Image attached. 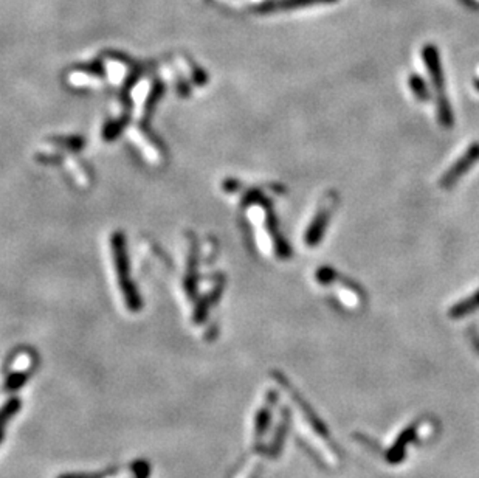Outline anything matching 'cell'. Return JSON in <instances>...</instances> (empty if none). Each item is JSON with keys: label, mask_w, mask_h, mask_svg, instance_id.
I'll use <instances>...</instances> for the list:
<instances>
[{"label": "cell", "mask_w": 479, "mask_h": 478, "mask_svg": "<svg viewBox=\"0 0 479 478\" xmlns=\"http://www.w3.org/2000/svg\"><path fill=\"white\" fill-rule=\"evenodd\" d=\"M476 309H479V290L478 292L473 294L469 298H465L460 301V303L454 305L450 309V317L452 318H463L465 316H469V314L475 312Z\"/></svg>", "instance_id": "cell-5"}, {"label": "cell", "mask_w": 479, "mask_h": 478, "mask_svg": "<svg viewBox=\"0 0 479 478\" xmlns=\"http://www.w3.org/2000/svg\"><path fill=\"white\" fill-rule=\"evenodd\" d=\"M476 87H478V89H479V81H478V84H476Z\"/></svg>", "instance_id": "cell-16"}, {"label": "cell", "mask_w": 479, "mask_h": 478, "mask_svg": "<svg viewBox=\"0 0 479 478\" xmlns=\"http://www.w3.org/2000/svg\"><path fill=\"white\" fill-rule=\"evenodd\" d=\"M132 470L135 478H149V464L146 461H143V459H138L132 464Z\"/></svg>", "instance_id": "cell-13"}, {"label": "cell", "mask_w": 479, "mask_h": 478, "mask_svg": "<svg viewBox=\"0 0 479 478\" xmlns=\"http://www.w3.org/2000/svg\"><path fill=\"white\" fill-rule=\"evenodd\" d=\"M113 472H117V469L92 472V474H64V475H59L58 478H107L113 475Z\"/></svg>", "instance_id": "cell-12"}, {"label": "cell", "mask_w": 479, "mask_h": 478, "mask_svg": "<svg viewBox=\"0 0 479 478\" xmlns=\"http://www.w3.org/2000/svg\"><path fill=\"white\" fill-rule=\"evenodd\" d=\"M331 217V210L327 207H323L318 215L315 216V219L312 221L311 227H309L306 233V243L309 246H317L321 239H323V235L327 228V222H329Z\"/></svg>", "instance_id": "cell-3"}, {"label": "cell", "mask_w": 479, "mask_h": 478, "mask_svg": "<svg viewBox=\"0 0 479 478\" xmlns=\"http://www.w3.org/2000/svg\"><path fill=\"white\" fill-rule=\"evenodd\" d=\"M3 428H0V443H2V439H3Z\"/></svg>", "instance_id": "cell-15"}, {"label": "cell", "mask_w": 479, "mask_h": 478, "mask_svg": "<svg viewBox=\"0 0 479 478\" xmlns=\"http://www.w3.org/2000/svg\"><path fill=\"white\" fill-rule=\"evenodd\" d=\"M410 83V87L413 92L416 94V96L419 100L422 101H427L428 100V90H427V86H425V83H423L422 78H419L417 75H413L408 80Z\"/></svg>", "instance_id": "cell-10"}, {"label": "cell", "mask_w": 479, "mask_h": 478, "mask_svg": "<svg viewBox=\"0 0 479 478\" xmlns=\"http://www.w3.org/2000/svg\"><path fill=\"white\" fill-rule=\"evenodd\" d=\"M21 407L22 402L19 398H11L2 405V409H0V428H3L11 417L17 415V411L21 410Z\"/></svg>", "instance_id": "cell-7"}, {"label": "cell", "mask_w": 479, "mask_h": 478, "mask_svg": "<svg viewBox=\"0 0 479 478\" xmlns=\"http://www.w3.org/2000/svg\"><path fill=\"white\" fill-rule=\"evenodd\" d=\"M423 63L427 65V70L430 76H432L433 86L438 92V115H439V122L445 128H450L453 124V113L450 105H448L447 95L444 94V74H442V65H441V58L439 52L434 45H427L423 47L422 50Z\"/></svg>", "instance_id": "cell-1"}, {"label": "cell", "mask_w": 479, "mask_h": 478, "mask_svg": "<svg viewBox=\"0 0 479 478\" xmlns=\"http://www.w3.org/2000/svg\"><path fill=\"white\" fill-rule=\"evenodd\" d=\"M271 422V411L270 407H264L258 411L256 421H254V435H256V439H260L264 437V433L267 432Z\"/></svg>", "instance_id": "cell-8"}, {"label": "cell", "mask_w": 479, "mask_h": 478, "mask_svg": "<svg viewBox=\"0 0 479 478\" xmlns=\"http://www.w3.org/2000/svg\"><path fill=\"white\" fill-rule=\"evenodd\" d=\"M287 427H289V411H286V413L282 415V420H281V422H280V427H278V431H276L275 438H273L271 444H270L269 453H270L271 457L280 455L281 447H282V444H284V439H286V432H287Z\"/></svg>", "instance_id": "cell-6"}, {"label": "cell", "mask_w": 479, "mask_h": 478, "mask_svg": "<svg viewBox=\"0 0 479 478\" xmlns=\"http://www.w3.org/2000/svg\"><path fill=\"white\" fill-rule=\"evenodd\" d=\"M30 379V371H17L14 374H10V376L7 378V380H5V385H3V390L5 391H16V390H19L21 387H23L27 384V380Z\"/></svg>", "instance_id": "cell-9"}, {"label": "cell", "mask_w": 479, "mask_h": 478, "mask_svg": "<svg viewBox=\"0 0 479 478\" xmlns=\"http://www.w3.org/2000/svg\"><path fill=\"white\" fill-rule=\"evenodd\" d=\"M338 298L344 306L348 307H355L357 305H359V296H357V294L353 292V290L346 287L338 290Z\"/></svg>", "instance_id": "cell-11"}, {"label": "cell", "mask_w": 479, "mask_h": 478, "mask_svg": "<svg viewBox=\"0 0 479 478\" xmlns=\"http://www.w3.org/2000/svg\"><path fill=\"white\" fill-rule=\"evenodd\" d=\"M337 0H273L260 7V11H281V10H296L304 7H313V5H327L335 3Z\"/></svg>", "instance_id": "cell-4"}, {"label": "cell", "mask_w": 479, "mask_h": 478, "mask_svg": "<svg viewBox=\"0 0 479 478\" xmlns=\"http://www.w3.org/2000/svg\"><path fill=\"white\" fill-rule=\"evenodd\" d=\"M478 160H479V143H475L471 144V146L465 151V154L444 174V177H442L441 180V185L444 186V188H450V186L456 184L458 180L463 177V175L469 171V169L475 165Z\"/></svg>", "instance_id": "cell-2"}, {"label": "cell", "mask_w": 479, "mask_h": 478, "mask_svg": "<svg viewBox=\"0 0 479 478\" xmlns=\"http://www.w3.org/2000/svg\"><path fill=\"white\" fill-rule=\"evenodd\" d=\"M317 278H318L320 283L329 284L332 281H335V272L331 270V269H327V268H323V269L318 270Z\"/></svg>", "instance_id": "cell-14"}]
</instances>
